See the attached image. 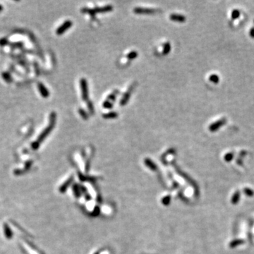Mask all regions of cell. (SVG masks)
I'll return each instance as SVG.
<instances>
[{"mask_svg": "<svg viewBox=\"0 0 254 254\" xmlns=\"http://www.w3.org/2000/svg\"><path fill=\"white\" fill-rule=\"evenodd\" d=\"M55 121H56V114L55 112H52L50 114V123H49V125L47 126V128H45L44 131L40 133V135H39V137L36 141H35L34 143H32L31 145L32 149H33V150H37V149L39 148V146H40V145L41 144L42 142L43 141L44 139H45L47 135L50 134V132L52 131L54 126H55Z\"/></svg>", "mask_w": 254, "mask_h": 254, "instance_id": "1", "label": "cell"}, {"mask_svg": "<svg viewBox=\"0 0 254 254\" xmlns=\"http://www.w3.org/2000/svg\"><path fill=\"white\" fill-rule=\"evenodd\" d=\"M72 25V22L69 21V20H67V21H64V23H62V24L57 28V30H56V33L59 35H62L64 32H66L68 29H69Z\"/></svg>", "mask_w": 254, "mask_h": 254, "instance_id": "2", "label": "cell"}, {"mask_svg": "<svg viewBox=\"0 0 254 254\" xmlns=\"http://www.w3.org/2000/svg\"><path fill=\"white\" fill-rule=\"evenodd\" d=\"M81 92H82L83 99L87 100L88 98V83L86 79H82L81 80Z\"/></svg>", "mask_w": 254, "mask_h": 254, "instance_id": "3", "label": "cell"}, {"mask_svg": "<svg viewBox=\"0 0 254 254\" xmlns=\"http://www.w3.org/2000/svg\"><path fill=\"white\" fill-rule=\"evenodd\" d=\"M133 11H134V12L135 13H138V14H150V13H154L157 12L156 9L140 8V7L135 8Z\"/></svg>", "mask_w": 254, "mask_h": 254, "instance_id": "4", "label": "cell"}, {"mask_svg": "<svg viewBox=\"0 0 254 254\" xmlns=\"http://www.w3.org/2000/svg\"><path fill=\"white\" fill-rule=\"evenodd\" d=\"M38 88L39 90V92H40V95H41L42 98H47L49 97V95H50V92H49L48 89L45 87V85L42 83H38Z\"/></svg>", "mask_w": 254, "mask_h": 254, "instance_id": "5", "label": "cell"}, {"mask_svg": "<svg viewBox=\"0 0 254 254\" xmlns=\"http://www.w3.org/2000/svg\"><path fill=\"white\" fill-rule=\"evenodd\" d=\"M4 234L5 236L8 239H10L12 238L13 236V232L12 231H11V229H10L9 227L8 226V225L4 224Z\"/></svg>", "mask_w": 254, "mask_h": 254, "instance_id": "6", "label": "cell"}, {"mask_svg": "<svg viewBox=\"0 0 254 254\" xmlns=\"http://www.w3.org/2000/svg\"><path fill=\"white\" fill-rule=\"evenodd\" d=\"M170 19L172 20V21H174L182 22V21H185V17H184V16H182V15L175 14V13H174V14H172L170 16Z\"/></svg>", "mask_w": 254, "mask_h": 254, "instance_id": "7", "label": "cell"}, {"mask_svg": "<svg viewBox=\"0 0 254 254\" xmlns=\"http://www.w3.org/2000/svg\"><path fill=\"white\" fill-rule=\"evenodd\" d=\"M131 91H132V88H131V89H130V90H128V92H127L126 93V94H125L124 95H123V98L121 100V105H124L126 104V103L127 102L128 100L129 99V97H130V95H131Z\"/></svg>", "mask_w": 254, "mask_h": 254, "instance_id": "8", "label": "cell"}, {"mask_svg": "<svg viewBox=\"0 0 254 254\" xmlns=\"http://www.w3.org/2000/svg\"><path fill=\"white\" fill-rule=\"evenodd\" d=\"M240 199V193L239 191H237L236 192L234 193V194L232 196V203L234 205L237 204V203L239 202V201Z\"/></svg>", "mask_w": 254, "mask_h": 254, "instance_id": "9", "label": "cell"}, {"mask_svg": "<svg viewBox=\"0 0 254 254\" xmlns=\"http://www.w3.org/2000/svg\"><path fill=\"white\" fill-rule=\"evenodd\" d=\"M2 78L4 79V80L7 83H11L12 82V76L8 72H3L2 74Z\"/></svg>", "mask_w": 254, "mask_h": 254, "instance_id": "10", "label": "cell"}, {"mask_svg": "<svg viewBox=\"0 0 254 254\" xmlns=\"http://www.w3.org/2000/svg\"><path fill=\"white\" fill-rule=\"evenodd\" d=\"M243 243V240H241V239L234 240V241H232L229 243V247H231V248H234V247L237 246L242 244Z\"/></svg>", "mask_w": 254, "mask_h": 254, "instance_id": "11", "label": "cell"}, {"mask_svg": "<svg viewBox=\"0 0 254 254\" xmlns=\"http://www.w3.org/2000/svg\"><path fill=\"white\" fill-rule=\"evenodd\" d=\"M137 55H138V53H137L135 51H132V52H130L129 53L127 54V55H126V57L127 59H128L131 60V59H135V57H137Z\"/></svg>", "mask_w": 254, "mask_h": 254, "instance_id": "12", "label": "cell"}, {"mask_svg": "<svg viewBox=\"0 0 254 254\" xmlns=\"http://www.w3.org/2000/svg\"><path fill=\"white\" fill-rule=\"evenodd\" d=\"M103 116H104L105 119H112V118L116 117V116H117V114H116V112H113L106 113V114H103Z\"/></svg>", "mask_w": 254, "mask_h": 254, "instance_id": "13", "label": "cell"}, {"mask_svg": "<svg viewBox=\"0 0 254 254\" xmlns=\"http://www.w3.org/2000/svg\"><path fill=\"white\" fill-rule=\"evenodd\" d=\"M170 50V45L169 43H166L162 49V55H167Z\"/></svg>", "mask_w": 254, "mask_h": 254, "instance_id": "14", "label": "cell"}, {"mask_svg": "<svg viewBox=\"0 0 254 254\" xmlns=\"http://www.w3.org/2000/svg\"><path fill=\"white\" fill-rule=\"evenodd\" d=\"M243 191H244L245 194L248 196H253L254 195L253 191L250 189H248V188H245V189H243Z\"/></svg>", "mask_w": 254, "mask_h": 254, "instance_id": "15", "label": "cell"}, {"mask_svg": "<svg viewBox=\"0 0 254 254\" xmlns=\"http://www.w3.org/2000/svg\"><path fill=\"white\" fill-rule=\"evenodd\" d=\"M102 106L104 108H107V109H109V108H111L112 107V104L111 103V102L109 100H107L105 101L104 103L102 104Z\"/></svg>", "mask_w": 254, "mask_h": 254, "instance_id": "16", "label": "cell"}, {"mask_svg": "<svg viewBox=\"0 0 254 254\" xmlns=\"http://www.w3.org/2000/svg\"><path fill=\"white\" fill-rule=\"evenodd\" d=\"M8 43V40L7 38H4L0 39V46H5Z\"/></svg>", "mask_w": 254, "mask_h": 254, "instance_id": "17", "label": "cell"}, {"mask_svg": "<svg viewBox=\"0 0 254 254\" xmlns=\"http://www.w3.org/2000/svg\"><path fill=\"white\" fill-rule=\"evenodd\" d=\"M232 158H233V154L232 153H229L225 156V160H226L227 162H229L230 160H232Z\"/></svg>", "mask_w": 254, "mask_h": 254, "instance_id": "18", "label": "cell"}, {"mask_svg": "<svg viewBox=\"0 0 254 254\" xmlns=\"http://www.w3.org/2000/svg\"><path fill=\"white\" fill-rule=\"evenodd\" d=\"M2 10H3V6H2V5L0 4V12H1V11H2Z\"/></svg>", "mask_w": 254, "mask_h": 254, "instance_id": "19", "label": "cell"}]
</instances>
